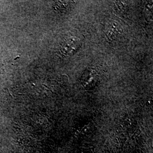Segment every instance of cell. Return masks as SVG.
<instances>
[{"mask_svg":"<svg viewBox=\"0 0 153 153\" xmlns=\"http://www.w3.org/2000/svg\"><path fill=\"white\" fill-rule=\"evenodd\" d=\"M79 40L76 37H71L64 42L61 47V52L65 55L73 53L79 45Z\"/></svg>","mask_w":153,"mask_h":153,"instance_id":"obj_1","label":"cell"}]
</instances>
